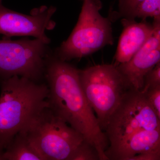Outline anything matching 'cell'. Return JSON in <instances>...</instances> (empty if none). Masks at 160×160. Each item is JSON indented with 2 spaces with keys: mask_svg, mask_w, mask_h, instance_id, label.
I'll list each match as a JSON object with an SVG mask.
<instances>
[{
  "mask_svg": "<svg viewBox=\"0 0 160 160\" xmlns=\"http://www.w3.org/2000/svg\"><path fill=\"white\" fill-rule=\"evenodd\" d=\"M56 11L53 6H42L33 9L28 15L6 8L0 0V34L5 39L13 36H33L49 43L45 31L54 28L55 23L51 19Z\"/></svg>",
  "mask_w": 160,
  "mask_h": 160,
  "instance_id": "cell-8",
  "label": "cell"
},
{
  "mask_svg": "<svg viewBox=\"0 0 160 160\" xmlns=\"http://www.w3.org/2000/svg\"><path fill=\"white\" fill-rule=\"evenodd\" d=\"M20 132L25 135L42 160H70L77 148L85 140L50 106L40 111Z\"/></svg>",
  "mask_w": 160,
  "mask_h": 160,
  "instance_id": "cell-3",
  "label": "cell"
},
{
  "mask_svg": "<svg viewBox=\"0 0 160 160\" xmlns=\"http://www.w3.org/2000/svg\"><path fill=\"white\" fill-rule=\"evenodd\" d=\"M3 152L2 160H42L22 132L16 135Z\"/></svg>",
  "mask_w": 160,
  "mask_h": 160,
  "instance_id": "cell-12",
  "label": "cell"
},
{
  "mask_svg": "<svg viewBox=\"0 0 160 160\" xmlns=\"http://www.w3.org/2000/svg\"><path fill=\"white\" fill-rule=\"evenodd\" d=\"M0 160H2V152H0Z\"/></svg>",
  "mask_w": 160,
  "mask_h": 160,
  "instance_id": "cell-19",
  "label": "cell"
},
{
  "mask_svg": "<svg viewBox=\"0 0 160 160\" xmlns=\"http://www.w3.org/2000/svg\"><path fill=\"white\" fill-rule=\"evenodd\" d=\"M46 77L50 108L94 146L100 160H108L105 151L109 140L83 92L79 69L58 57L52 58L47 64Z\"/></svg>",
  "mask_w": 160,
  "mask_h": 160,
  "instance_id": "cell-1",
  "label": "cell"
},
{
  "mask_svg": "<svg viewBox=\"0 0 160 160\" xmlns=\"http://www.w3.org/2000/svg\"><path fill=\"white\" fill-rule=\"evenodd\" d=\"M147 102L160 119V87L148 89L144 92Z\"/></svg>",
  "mask_w": 160,
  "mask_h": 160,
  "instance_id": "cell-16",
  "label": "cell"
},
{
  "mask_svg": "<svg viewBox=\"0 0 160 160\" xmlns=\"http://www.w3.org/2000/svg\"><path fill=\"white\" fill-rule=\"evenodd\" d=\"M152 23L154 30L149 40L129 61L116 66L129 89L142 91L145 76L160 62V18Z\"/></svg>",
  "mask_w": 160,
  "mask_h": 160,
  "instance_id": "cell-9",
  "label": "cell"
},
{
  "mask_svg": "<svg viewBox=\"0 0 160 160\" xmlns=\"http://www.w3.org/2000/svg\"><path fill=\"white\" fill-rule=\"evenodd\" d=\"M81 86L105 132L110 117L128 90L116 66L102 64L79 70Z\"/></svg>",
  "mask_w": 160,
  "mask_h": 160,
  "instance_id": "cell-5",
  "label": "cell"
},
{
  "mask_svg": "<svg viewBox=\"0 0 160 160\" xmlns=\"http://www.w3.org/2000/svg\"><path fill=\"white\" fill-rule=\"evenodd\" d=\"M160 17V0H144L134 9L129 19Z\"/></svg>",
  "mask_w": 160,
  "mask_h": 160,
  "instance_id": "cell-13",
  "label": "cell"
},
{
  "mask_svg": "<svg viewBox=\"0 0 160 160\" xmlns=\"http://www.w3.org/2000/svg\"><path fill=\"white\" fill-rule=\"evenodd\" d=\"M146 152L160 153V129L139 132L105 154L108 160H129Z\"/></svg>",
  "mask_w": 160,
  "mask_h": 160,
  "instance_id": "cell-11",
  "label": "cell"
},
{
  "mask_svg": "<svg viewBox=\"0 0 160 160\" xmlns=\"http://www.w3.org/2000/svg\"><path fill=\"white\" fill-rule=\"evenodd\" d=\"M70 160H100V158L94 146L84 140L77 148Z\"/></svg>",
  "mask_w": 160,
  "mask_h": 160,
  "instance_id": "cell-14",
  "label": "cell"
},
{
  "mask_svg": "<svg viewBox=\"0 0 160 160\" xmlns=\"http://www.w3.org/2000/svg\"><path fill=\"white\" fill-rule=\"evenodd\" d=\"M160 87V62L146 74L142 92L151 88Z\"/></svg>",
  "mask_w": 160,
  "mask_h": 160,
  "instance_id": "cell-15",
  "label": "cell"
},
{
  "mask_svg": "<svg viewBox=\"0 0 160 160\" xmlns=\"http://www.w3.org/2000/svg\"><path fill=\"white\" fill-rule=\"evenodd\" d=\"M122 23L123 31L114 56L116 66L129 61L149 40L154 30L153 23L144 19L138 22L134 19L123 18Z\"/></svg>",
  "mask_w": 160,
  "mask_h": 160,
  "instance_id": "cell-10",
  "label": "cell"
},
{
  "mask_svg": "<svg viewBox=\"0 0 160 160\" xmlns=\"http://www.w3.org/2000/svg\"><path fill=\"white\" fill-rule=\"evenodd\" d=\"M102 6L101 0H83L76 26L58 49L59 58H81L113 44L111 22L100 14Z\"/></svg>",
  "mask_w": 160,
  "mask_h": 160,
  "instance_id": "cell-4",
  "label": "cell"
},
{
  "mask_svg": "<svg viewBox=\"0 0 160 160\" xmlns=\"http://www.w3.org/2000/svg\"><path fill=\"white\" fill-rule=\"evenodd\" d=\"M144 0H119L118 14L124 18L130 19L137 6Z\"/></svg>",
  "mask_w": 160,
  "mask_h": 160,
  "instance_id": "cell-17",
  "label": "cell"
},
{
  "mask_svg": "<svg viewBox=\"0 0 160 160\" xmlns=\"http://www.w3.org/2000/svg\"><path fill=\"white\" fill-rule=\"evenodd\" d=\"M47 42L41 39L0 40V77L15 75L34 81L42 75L47 56Z\"/></svg>",
  "mask_w": 160,
  "mask_h": 160,
  "instance_id": "cell-7",
  "label": "cell"
},
{
  "mask_svg": "<svg viewBox=\"0 0 160 160\" xmlns=\"http://www.w3.org/2000/svg\"><path fill=\"white\" fill-rule=\"evenodd\" d=\"M160 129V119L142 92L129 89L112 115L105 132L114 149L139 132Z\"/></svg>",
  "mask_w": 160,
  "mask_h": 160,
  "instance_id": "cell-6",
  "label": "cell"
},
{
  "mask_svg": "<svg viewBox=\"0 0 160 160\" xmlns=\"http://www.w3.org/2000/svg\"><path fill=\"white\" fill-rule=\"evenodd\" d=\"M49 89L15 75L2 81L0 96V152L40 111L49 106Z\"/></svg>",
  "mask_w": 160,
  "mask_h": 160,
  "instance_id": "cell-2",
  "label": "cell"
},
{
  "mask_svg": "<svg viewBox=\"0 0 160 160\" xmlns=\"http://www.w3.org/2000/svg\"><path fill=\"white\" fill-rule=\"evenodd\" d=\"M160 153L146 152L136 155L130 158L129 160H160Z\"/></svg>",
  "mask_w": 160,
  "mask_h": 160,
  "instance_id": "cell-18",
  "label": "cell"
}]
</instances>
